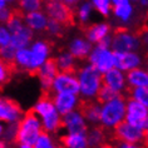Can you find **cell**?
Instances as JSON below:
<instances>
[{
    "instance_id": "51",
    "label": "cell",
    "mask_w": 148,
    "mask_h": 148,
    "mask_svg": "<svg viewBox=\"0 0 148 148\" xmlns=\"http://www.w3.org/2000/svg\"><path fill=\"white\" fill-rule=\"evenodd\" d=\"M8 1H14V0H8Z\"/></svg>"
},
{
    "instance_id": "16",
    "label": "cell",
    "mask_w": 148,
    "mask_h": 148,
    "mask_svg": "<svg viewBox=\"0 0 148 148\" xmlns=\"http://www.w3.org/2000/svg\"><path fill=\"white\" fill-rule=\"evenodd\" d=\"M110 131L112 128H107L103 124H94L93 127L88 128L87 139L89 148H97L104 142H109Z\"/></svg>"
},
{
    "instance_id": "12",
    "label": "cell",
    "mask_w": 148,
    "mask_h": 148,
    "mask_svg": "<svg viewBox=\"0 0 148 148\" xmlns=\"http://www.w3.org/2000/svg\"><path fill=\"white\" fill-rule=\"evenodd\" d=\"M78 112L84 117V119L93 124H98L101 122L102 116V106L95 101L89 98H79L78 104H77Z\"/></svg>"
},
{
    "instance_id": "8",
    "label": "cell",
    "mask_w": 148,
    "mask_h": 148,
    "mask_svg": "<svg viewBox=\"0 0 148 148\" xmlns=\"http://www.w3.org/2000/svg\"><path fill=\"white\" fill-rule=\"evenodd\" d=\"M125 121L137 128L144 129L148 124V108L136 99L128 98Z\"/></svg>"
},
{
    "instance_id": "2",
    "label": "cell",
    "mask_w": 148,
    "mask_h": 148,
    "mask_svg": "<svg viewBox=\"0 0 148 148\" xmlns=\"http://www.w3.org/2000/svg\"><path fill=\"white\" fill-rule=\"evenodd\" d=\"M43 131V124L38 119V113L34 108L28 109L24 117L18 121V131L13 143L14 144H30L34 146L36 139Z\"/></svg>"
},
{
    "instance_id": "24",
    "label": "cell",
    "mask_w": 148,
    "mask_h": 148,
    "mask_svg": "<svg viewBox=\"0 0 148 148\" xmlns=\"http://www.w3.org/2000/svg\"><path fill=\"white\" fill-rule=\"evenodd\" d=\"M33 39V29H30L27 25V27H21L19 30L14 32L12 34V40H10V44L16 48V49H23V48H27V45L32 42Z\"/></svg>"
},
{
    "instance_id": "38",
    "label": "cell",
    "mask_w": 148,
    "mask_h": 148,
    "mask_svg": "<svg viewBox=\"0 0 148 148\" xmlns=\"http://www.w3.org/2000/svg\"><path fill=\"white\" fill-rule=\"evenodd\" d=\"M12 40V33L0 25V45H6Z\"/></svg>"
},
{
    "instance_id": "15",
    "label": "cell",
    "mask_w": 148,
    "mask_h": 148,
    "mask_svg": "<svg viewBox=\"0 0 148 148\" xmlns=\"http://www.w3.org/2000/svg\"><path fill=\"white\" fill-rule=\"evenodd\" d=\"M21 110L20 104L12 98H3L0 97V121H5L9 123L18 122L21 119Z\"/></svg>"
},
{
    "instance_id": "14",
    "label": "cell",
    "mask_w": 148,
    "mask_h": 148,
    "mask_svg": "<svg viewBox=\"0 0 148 148\" xmlns=\"http://www.w3.org/2000/svg\"><path fill=\"white\" fill-rule=\"evenodd\" d=\"M62 125H63V128L68 129L69 133L87 134V132H88V125L86 123V119H84V117L78 110H70V112L63 114Z\"/></svg>"
},
{
    "instance_id": "37",
    "label": "cell",
    "mask_w": 148,
    "mask_h": 148,
    "mask_svg": "<svg viewBox=\"0 0 148 148\" xmlns=\"http://www.w3.org/2000/svg\"><path fill=\"white\" fill-rule=\"evenodd\" d=\"M94 5L97 10L104 16H108L110 9V0H94Z\"/></svg>"
},
{
    "instance_id": "41",
    "label": "cell",
    "mask_w": 148,
    "mask_h": 148,
    "mask_svg": "<svg viewBox=\"0 0 148 148\" xmlns=\"http://www.w3.org/2000/svg\"><path fill=\"white\" fill-rule=\"evenodd\" d=\"M142 147L148 148V124L143 129V139H142Z\"/></svg>"
},
{
    "instance_id": "7",
    "label": "cell",
    "mask_w": 148,
    "mask_h": 148,
    "mask_svg": "<svg viewBox=\"0 0 148 148\" xmlns=\"http://www.w3.org/2000/svg\"><path fill=\"white\" fill-rule=\"evenodd\" d=\"M143 129L137 128L127 121H122L116 124L110 131L109 142H124V143H142Z\"/></svg>"
},
{
    "instance_id": "4",
    "label": "cell",
    "mask_w": 148,
    "mask_h": 148,
    "mask_svg": "<svg viewBox=\"0 0 148 148\" xmlns=\"http://www.w3.org/2000/svg\"><path fill=\"white\" fill-rule=\"evenodd\" d=\"M125 112H127V98L122 93L119 97L113 98L112 101L102 106V124L107 128H113L119 122L124 121Z\"/></svg>"
},
{
    "instance_id": "13",
    "label": "cell",
    "mask_w": 148,
    "mask_h": 148,
    "mask_svg": "<svg viewBox=\"0 0 148 148\" xmlns=\"http://www.w3.org/2000/svg\"><path fill=\"white\" fill-rule=\"evenodd\" d=\"M53 90L55 93H58V92H68V93L79 94L80 86L78 77L68 73H58V75L55 77L53 83Z\"/></svg>"
},
{
    "instance_id": "42",
    "label": "cell",
    "mask_w": 148,
    "mask_h": 148,
    "mask_svg": "<svg viewBox=\"0 0 148 148\" xmlns=\"http://www.w3.org/2000/svg\"><path fill=\"white\" fill-rule=\"evenodd\" d=\"M97 148H116V146H114L112 142H104V143H102L101 146H98Z\"/></svg>"
},
{
    "instance_id": "11",
    "label": "cell",
    "mask_w": 148,
    "mask_h": 148,
    "mask_svg": "<svg viewBox=\"0 0 148 148\" xmlns=\"http://www.w3.org/2000/svg\"><path fill=\"white\" fill-rule=\"evenodd\" d=\"M88 59H89L90 64H93L95 68H98L102 73L112 69L113 66L116 65L114 53L110 51L108 48H103L101 45H97L92 50V53Z\"/></svg>"
},
{
    "instance_id": "47",
    "label": "cell",
    "mask_w": 148,
    "mask_h": 148,
    "mask_svg": "<svg viewBox=\"0 0 148 148\" xmlns=\"http://www.w3.org/2000/svg\"><path fill=\"white\" fill-rule=\"evenodd\" d=\"M140 4H142L143 6H146V5H148V0H140Z\"/></svg>"
},
{
    "instance_id": "29",
    "label": "cell",
    "mask_w": 148,
    "mask_h": 148,
    "mask_svg": "<svg viewBox=\"0 0 148 148\" xmlns=\"http://www.w3.org/2000/svg\"><path fill=\"white\" fill-rule=\"evenodd\" d=\"M113 12H114V14H116V16H118L121 20L128 21L132 18L133 8H132V5L128 3V0H122L121 3L113 5Z\"/></svg>"
},
{
    "instance_id": "5",
    "label": "cell",
    "mask_w": 148,
    "mask_h": 148,
    "mask_svg": "<svg viewBox=\"0 0 148 148\" xmlns=\"http://www.w3.org/2000/svg\"><path fill=\"white\" fill-rule=\"evenodd\" d=\"M44 9L48 16L59 21L66 29L77 25V14L72 6H69V4H66L65 1L47 0L44 3Z\"/></svg>"
},
{
    "instance_id": "33",
    "label": "cell",
    "mask_w": 148,
    "mask_h": 148,
    "mask_svg": "<svg viewBox=\"0 0 148 148\" xmlns=\"http://www.w3.org/2000/svg\"><path fill=\"white\" fill-rule=\"evenodd\" d=\"M65 30H66V28L63 24H60L59 21L54 20V19H51V18H49L47 32L49 33L51 36H54V38H63L65 34Z\"/></svg>"
},
{
    "instance_id": "32",
    "label": "cell",
    "mask_w": 148,
    "mask_h": 148,
    "mask_svg": "<svg viewBox=\"0 0 148 148\" xmlns=\"http://www.w3.org/2000/svg\"><path fill=\"white\" fill-rule=\"evenodd\" d=\"M35 148H57V139H53L50 133L43 129L35 142Z\"/></svg>"
},
{
    "instance_id": "25",
    "label": "cell",
    "mask_w": 148,
    "mask_h": 148,
    "mask_svg": "<svg viewBox=\"0 0 148 148\" xmlns=\"http://www.w3.org/2000/svg\"><path fill=\"white\" fill-rule=\"evenodd\" d=\"M48 18L40 12H32V13H27L24 18V21L27 23V25L33 30L36 32H42V30H47L48 27Z\"/></svg>"
},
{
    "instance_id": "48",
    "label": "cell",
    "mask_w": 148,
    "mask_h": 148,
    "mask_svg": "<svg viewBox=\"0 0 148 148\" xmlns=\"http://www.w3.org/2000/svg\"><path fill=\"white\" fill-rule=\"evenodd\" d=\"M3 133H4V128H3V125L0 124V136H1Z\"/></svg>"
},
{
    "instance_id": "50",
    "label": "cell",
    "mask_w": 148,
    "mask_h": 148,
    "mask_svg": "<svg viewBox=\"0 0 148 148\" xmlns=\"http://www.w3.org/2000/svg\"><path fill=\"white\" fill-rule=\"evenodd\" d=\"M144 62H146V65H147V68H148V60H144Z\"/></svg>"
},
{
    "instance_id": "20",
    "label": "cell",
    "mask_w": 148,
    "mask_h": 148,
    "mask_svg": "<svg viewBox=\"0 0 148 148\" xmlns=\"http://www.w3.org/2000/svg\"><path fill=\"white\" fill-rule=\"evenodd\" d=\"M102 84L108 86L117 92H122L125 87V78L121 69L112 68L102 74Z\"/></svg>"
},
{
    "instance_id": "39",
    "label": "cell",
    "mask_w": 148,
    "mask_h": 148,
    "mask_svg": "<svg viewBox=\"0 0 148 148\" xmlns=\"http://www.w3.org/2000/svg\"><path fill=\"white\" fill-rule=\"evenodd\" d=\"M10 10L12 9H8V8L0 9V23H8L10 18Z\"/></svg>"
},
{
    "instance_id": "23",
    "label": "cell",
    "mask_w": 148,
    "mask_h": 148,
    "mask_svg": "<svg viewBox=\"0 0 148 148\" xmlns=\"http://www.w3.org/2000/svg\"><path fill=\"white\" fill-rule=\"evenodd\" d=\"M57 140L63 148H89L87 134L82 133H69L66 136H60Z\"/></svg>"
},
{
    "instance_id": "35",
    "label": "cell",
    "mask_w": 148,
    "mask_h": 148,
    "mask_svg": "<svg viewBox=\"0 0 148 148\" xmlns=\"http://www.w3.org/2000/svg\"><path fill=\"white\" fill-rule=\"evenodd\" d=\"M16 50V48H14L10 43L6 45H0V58L6 63H12L15 60Z\"/></svg>"
},
{
    "instance_id": "36",
    "label": "cell",
    "mask_w": 148,
    "mask_h": 148,
    "mask_svg": "<svg viewBox=\"0 0 148 148\" xmlns=\"http://www.w3.org/2000/svg\"><path fill=\"white\" fill-rule=\"evenodd\" d=\"M90 12H92V5L89 3H84L79 8V10H78V16H79V21H80L79 27L87 24L88 19H89V15H90Z\"/></svg>"
},
{
    "instance_id": "28",
    "label": "cell",
    "mask_w": 148,
    "mask_h": 148,
    "mask_svg": "<svg viewBox=\"0 0 148 148\" xmlns=\"http://www.w3.org/2000/svg\"><path fill=\"white\" fill-rule=\"evenodd\" d=\"M122 93L125 98H133L136 101L140 102L148 108V87H132L127 84Z\"/></svg>"
},
{
    "instance_id": "21",
    "label": "cell",
    "mask_w": 148,
    "mask_h": 148,
    "mask_svg": "<svg viewBox=\"0 0 148 148\" xmlns=\"http://www.w3.org/2000/svg\"><path fill=\"white\" fill-rule=\"evenodd\" d=\"M69 53L77 60H86L92 53V43L84 38H75L69 45Z\"/></svg>"
},
{
    "instance_id": "6",
    "label": "cell",
    "mask_w": 148,
    "mask_h": 148,
    "mask_svg": "<svg viewBox=\"0 0 148 148\" xmlns=\"http://www.w3.org/2000/svg\"><path fill=\"white\" fill-rule=\"evenodd\" d=\"M113 51H134L142 49L139 38L133 30L127 27H117L113 29V40H112Z\"/></svg>"
},
{
    "instance_id": "45",
    "label": "cell",
    "mask_w": 148,
    "mask_h": 148,
    "mask_svg": "<svg viewBox=\"0 0 148 148\" xmlns=\"http://www.w3.org/2000/svg\"><path fill=\"white\" fill-rule=\"evenodd\" d=\"M6 1H8V0H0V9L5 8V4H6Z\"/></svg>"
},
{
    "instance_id": "52",
    "label": "cell",
    "mask_w": 148,
    "mask_h": 148,
    "mask_svg": "<svg viewBox=\"0 0 148 148\" xmlns=\"http://www.w3.org/2000/svg\"><path fill=\"white\" fill-rule=\"evenodd\" d=\"M142 148H144V147H142Z\"/></svg>"
},
{
    "instance_id": "27",
    "label": "cell",
    "mask_w": 148,
    "mask_h": 148,
    "mask_svg": "<svg viewBox=\"0 0 148 148\" xmlns=\"http://www.w3.org/2000/svg\"><path fill=\"white\" fill-rule=\"evenodd\" d=\"M15 64L19 73H27L32 70V51L30 49L23 48V49H18L15 55Z\"/></svg>"
},
{
    "instance_id": "31",
    "label": "cell",
    "mask_w": 148,
    "mask_h": 148,
    "mask_svg": "<svg viewBox=\"0 0 148 148\" xmlns=\"http://www.w3.org/2000/svg\"><path fill=\"white\" fill-rule=\"evenodd\" d=\"M44 5V0H18L16 6L21 12L32 13V12H39L42 10Z\"/></svg>"
},
{
    "instance_id": "26",
    "label": "cell",
    "mask_w": 148,
    "mask_h": 148,
    "mask_svg": "<svg viewBox=\"0 0 148 148\" xmlns=\"http://www.w3.org/2000/svg\"><path fill=\"white\" fill-rule=\"evenodd\" d=\"M125 79L127 84L132 87H148V72L140 66L128 70Z\"/></svg>"
},
{
    "instance_id": "17",
    "label": "cell",
    "mask_w": 148,
    "mask_h": 148,
    "mask_svg": "<svg viewBox=\"0 0 148 148\" xmlns=\"http://www.w3.org/2000/svg\"><path fill=\"white\" fill-rule=\"evenodd\" d=\"M116 66L121 70H131L142 64V58L133 51H113Z\"/></svg>"
},
{
    "instance_id": "19",
    "label": "cell",
    "mask_w": 148,
    "mask_h": 148,
    "mask_svg": "<svg viewBox=\"0 0 148 148\" xmlns=\"http://www.w3.org/2000/svg\"><path fill=\"white\" fill-rule=\"evenodd\" d=\"M79 98H77V94L68 93V92H58L54 94V104L58 112L62 114H65L74 109V107L78 104Z\"/></svg>"
},
{
    "instance_id": "44",
    "label": "cell",
    "mask_w": 148,
    "mask_h": 148,
    "mask_svg": "<svg viewBox=\"0 0 148 148\" xmlns=\"http://www.w3.org/2000/svg\"><path fill=\"white\" fill-rule=\"evenodd\" d=\"M19 148H35V147L30 146V144H19Z\"/></svg>"
},
{
    "instance_id": "10",
    "label": "cell",
    "mask_w": 148,
    "mask_h": 148,
    "mask_svg": "<svg viewBox=\"0 0 148 148\" xmlns=\"http://www.w3.org/2000/svg\"><path fill=\"white\" fill-rule=\"evenodd\" d=\"M59 73L57 58H48L45 62L42 64V66L38 70V75L36 78L40 80V86H42V90H51L53 89V83L55 77Z\"/></svg>"
},
{
    "instance_id": "9",
    "label": "cell",
    "mask_w": 148,
    "mask_h": 148,
    "mask_svg": "<svg viewBox=\"0 0 148 148\" xmlns=\"http://www.w3.org/2000/svg\"><path fill=\"white\" fill-rule=\"evenodd\" d=\"M54 48V42L51 39H43L38 40L32 47V70L29 72L30 77L38 75V70L42 66V64L47 60L48 55Z\"/></svg>"
},
{
    "instance_id": "22",
    "label": "cell",
    "mask_w": 148,
    "mask_h": 148,
    "mask_svg": "<svg viewBox=\"0 0 148 148\" xmlns=\"http://www.w3.org/2000/svg\"><path fill=\"white\" fill-rule=\"evenodd\" d=\"M75 60L77 59L74 58L69 51H64L63 49H60V53H59V55L57 57L59 73H68V74H74V75H77L78 69L80 66L78 65V63Z\"/></svg>"
},
{
    "instance_id": "1",
    "label": "cell",
    "mask_w": 148,
    "mask_h": 148,
    "mask_svg": "<svg viewBox=\"0 0 148 148\" xmlns=\"http://www.w3.org/2000/svg\"><path fill=\"white\" fill-rule=\"evenodd\" d=\"M54 94L55 92L53 89L42 90L39 101L34 107L38 116L43 118V129L48 133H55L63 129L60 113L57 112L54 104Z\"/></svg>"
},
{
    "instance_id": "3",
    "label": "cell",
    "mask_w": 148,
    "mask_h": 148,
    "mask_svg": "<svg viewBox=\"0 0 148 148\" xmlns=\"http://www.w3.org/2000/svg\"><path fill=\"white\" fill-rule=\"evenodd\" d=\"M80 86V94L83 98L95 99L99 88L102 86V72L93 64L80 66L77 73Z\"/></svg>"
},
{
    "instance_id": "43",
    "label": "cell",
    "mask_w": 148,
    "mask_h": 148,
    "mask_svg": "<svg viewBox=\"0 0 148 148\" xmlns=\"http://www.w3.org/2000/svg\"><path fill=\"white\" fill-rule=\"evenodd\" d=\"M0 148H8V146H6V140H5V139H1V140H0Z\"/></svg>"
},
{
    "instance_id": "49",
    "label": "cell",
    "mask_w": 148,
    "mask_h": 148,
    "mask_svg": "<svg viewBox=\"0 0 148 148\" xmlns=\"http://www.w3.org/2000/svg\"><path fill=\"white\" fill-rule=\"evenodd\" d=\"M112 1H113V4H118V3H121L122 0H112Z\"/></svg>"
},
{
    "instance_id": "18",
    "label": "cell",
    "mask_w": 148,
    "mask_h": 148,
    "mask_svg": "<svg viewBox=\"0 0 148 148\" xmlns=\"http://www.w3.org/2000/svg\"><path fill=\"white\" fill-rule=\"evenodd\" d=\"M80 30L90 43H99L104 36L108 35L110 27L106 23L101 24H84L80 25Z\"/></svg>"
},
{
    "instance_id": "30",
    "label": "cell",
    "mask_w": 148,
    "mask_h": 148,
    "mask_svg": "<svg viewBox=\"0 0 148 148\" xmlns=\"http://www.w3.org/2000/svg\"><path fill=\"white\" fill-rule=\"evenodd\" d=\"M121 94H122V92H117V90L112 89V88H109L108 86L102 84L101 88H99V90H98V93H97V95H95V101H97L101 106H103L104 103L112 101L113 98L119 97Z\"/></svg>"
},
{
    "instance_id": "40",
    "label": "cell",
    "mask_w": 148,
    "mask_h": 148,
    "mask_svg": "<svg viewBox=\"0 0 148 148\" xmlns=\"http://www.w3.org/2000/svg\"><path fill=\"white\" fill-rule=\"evenodd\" d=\"M116 148H142V146H136L134 143H124V142H116L113 143Z\"/></svg>"
},
{
    "instance_id": "34",
    "label": "cell",
    "mask_w": 148,
    "mask_h": 148,
    "mask_svg": "<svg viewBox=\"0 0 148 148\" xmlns=\"http://www.w3.org/2000/svg\"><path fill=\"white\" fill-rule=\"evenodd\" d=\"M13 77H14V74L10 70L8 63L0 58V90H3L4 86H6L13 79Z\"/></svg>"
},
{
    "instance_id": "46",
    "label": "cell",
    "mask_w": 148,
    "mask_h": 148,
    "mask_svg": "<svg viewBox=\"0 0 148 148\" xmlns=\"http://www.w3.org/2000/svg\"><path fill=\"white\" fill-rule=\"evenodd\" d=\"M64 1L66 3V4H74V3H75L77 0H64Z\"/></svg>"
}]
</instances>
